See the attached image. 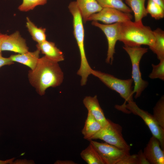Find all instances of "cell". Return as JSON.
<instances>
[{
  "label": "cell",
  "mask_w": 164,
  "mask_h": 164,
  "mask_svg": "<svg viewBox=\"0 0 164 164\" xmlns=\"http://www.w3.org/2000/svg\"><path fill=\"white\" fill-rule=\"evenodd\" d=\"M159 63L155 65L152 64V69L149 75L151 79L158 78L164 80V59L160 60Z\"/></svg>",
  "instance_id": "26"
},
{
  "label": "cell",
  "mask_w": 164,
  "mask_h": 164,
  "mask_svg": "<svg viewBox=\"0 0 164 164\" xmlns=\"http://www.w3.org/2000/svg\"><path fill=\"white\" fill-rule=\"evenodd\" d=\"M28 77L30 84L43 95L48 88L60 86L64 75L58 62L44 56L39 58L35 68L29 71Z\"/></svg>",
  "instance_id": "1"
},
{
  "label": "cell",
  "mask_w": 164,
  "mask_h": 164,
  "mask_svg": "<svg viewBox=\"0 0 164 164\" xmlns=\"http://www.w3.org/2000/svg\"><path fill=\"white\" fill-rule=\"evenodd\" d=\"M164 150L158 139L152 136L145 148L143 153L150 164H164Z\"/></svg>",
  "instance_id": "12"
},
{
  "label": "cell",
  "mask_w": 164,
  "mask_h": 164,
  "mask_svg": "<svg viewBox=\"0 0 164 164\" xmlns=\"http://www.w3.org/2000/svg\"><path fill=\"white\" fill-rule=\"evenodd\" d=\"M90 141L104 164H117L124 156L130 154V150L120 149L106 142Z\"/></svg>",
  "instance_id": "8"
},
{
  "label": "cell",
  "mask_w": 164,
  "mask_h": 164,
  "mask_svg": "<svg viewBox=\"0 0 164 164\" xmlns=\"http://www.w3.org/2000/svg\"><path fill=\"white\" fill-rule=\"evenodd\" d=\"M14 158L7 160H0V164H7L13 163V160Z\"/></svg>",
  "instance_id": "32"
},
{
  "label": "cell",
  "mask_w": 164,
  "mask_h": 164,
  "mask_svg": "<svg viewBox=\"0 0 164 164\" xmlns=\"http://www.w3.org/2000/svg\"><path fill=\"white\" fill-rule=\"evenodd\" d=\"M6 35V34H3L0 32V56H2V51L1 50L2 43L4 38Z\"/></svg>",
  "instance_id": "31"
},
{
  "label": "cell",
  "mask_w": 164,
  "mask_h": 164,
  "mask_svg": "<svg viewBox=\"0 0 164 164\" xmlns=\"http://www.w3.org/2000/svg\"><path fill=\"white\" fill-rule=\"evenodd\" d=\"M137 155L138 164H150L142 150L139 151Z\"/></svg>",
  "instance_id": "28"
},
{
  "label": "cell",
  "mask_w": 164,
  "mask_h": 164,
  "mask_svg": "<svg viewBox=\"0 0 164 164\" xmlns=\"http://www.w3.org/2000/svg\"><path fill=\"white\" fill-rule=\"evenodd\" d=\"M55 164H76L73 161L70 160H60L56 161Z\"/></svg>",
  "instance_id": "30"
},
{
  "label": "cell",
  "mask_w": 164,
  "mask_h": 164,
  "mask_svg": "<svg viewBox=\"0 0 164 164\" xmlns=\"http://www.w3.org/2000/svg\"><path fill=\"white\" fill-rule=\"evenodd\" d=\"M138 163L137 154H129L124 156L117 164H138Z\"/></svg>",
  "instance_id": "27"
},
{
  "label": "cell",
  "mask_w": 164,
  "mask_h": 164,
  "mask_svg": "<svg viewBox=\"0 0 164 164\" xmlns=\"http://www.w3.org/2000/svg\"><path fill=\"white\" fill-rule=\"evenodd\" d=\"M164 9V0H152Z\"/></svg>",
  "instance_id": "33"
},
{
  "label": "cell",
  "mask_w": 164,
  "mask_h": 164,
  "mask_svg": "<svg viewBox=\"0 0 164 164\" xmlns=\"http://www.w3.org/2000/svg\"><path fill=\"white\" fill-rule=\"evenodd\" d=\"M108 120V123L102 127L90 140L99 139L119 149L130 150V147L123 137L122 127L109 119Z\"/></svg>",
  "instance_id": "6"
},
{
  "label": "cell",
  "mask_w": 164,
  "mask_h": 164,
  "mask_svg": "<svg viewBox=\"0 0 164 164\" xmlns=\"http://www.w3.org/2000/svg\"><path fill=\"white\" fill-rule=\"evenodd\" d=\"M123 49L128 55L132 65V78L134 86L133 93L135 94V97H139L148 85L146 81L143 80L139 68V64L143 56L148 51V49L140 46L130 47L124 46Z\"/></svg>",
  "instance_id": "4"
},
{
  "label": "cell",
  "mask_w": 164,
  "mask_h": 164,
  "mask_svg": "<svg viewBox=\"0 0 164 164\" xmlns=\"http://www.w3.org/2000/svg\"><path fill=\"white\" fill-rule=\"evenodd\" d=\"M36 47L44 56L51 60L58 62L64 60L63 52L53 42L46 40L41 43H37Z\"/></svg>",
  "instance_id": "14"
},
{
  "label": "cell",
  "mask_w": 164,
  "mask_h": 164,
  "mask_svg": "<svg viewBox=\"0 0 164 164\" xmlns=\"http://www.w3.org/2000/svg\"><path fill=\"white\" fill-rule=\"evenodd\" d=\"M91 74L97 77L108 88L118 93L126 102L133 101V80H122L112 75L92 70Z\"/></svg>",
  "instance_id": "5"
},
{
  "label": "cell",
  "mask_w": 164,
  "mask_h": 164,
  "mask_svg": "<svg viewBox=\"0 0 164 164\" xmlns=\"http://www.w3.org/2000/svg\"><path fill=\"white\" fill-rule=\"evenodd\" d=\"M47 1V0H22L18 9L20 11L26 12L33 9L37 6L45 4Z\"/></svg>",
  "instance_id": "25"
},
{
  "label": "cell",
  "mask_w": 164,
  "mask_h": 164,
  "mask_svg": "<svg viewBox=\"0 0 164 164\" xmlns=\"http://www.w3.org/2000/svg\"><path fill=\"white\" fill-rule=\"evenodd\" d=\"M13 62L9 57L6 58L0 56V68L5 65H9L13 64Z\"/></svg>",
  "instance_id": "29"
},
{
  "label": "cell",
  "mask_w": 164,
  "mask_h": 164,
  "mask_svg": "<svg viewBox=\"0 0 164 164\" xmlns=\"http://www.w3.org/2000/svg\"><path fill=\"white\" fill-rule=\"evenodd\" d=\"M83 103L88 111L92 114L102 127L108 123V119L105 118L100 106L97 95L85 97L83 100Z\"/></svg>",
  "instance_id": "13"
},
{
  "label": "cell",
  "mask_w": 164,
  "mask_h": 164,
  "mask_svg": "<svg viewBox=\"0 0 164 164\" xmlns=\"http://www.w3.org/2000/svg\"><path fill=\"white\" fill-rule=\"evenodd\" d=\"M76 2L84 23L91 15L102 9L96 0H76Z\"/></svg>",
  "instance_id": "15"
},
{
  "label": "cell",
  "mask_w": 164,
  "mask_h": 164,
  "mask_svg": "<svg viewBox=\"0 0 164 164\" xmlns=\"http://www.w3.org/2000/svg\"><path fill=\"white\" fill-rule=\"evenodd\" d=\"M2 51H7L21 54L29 51L25 39L17 31L10 35L6 34L2 44Z\"/></svg>",
  "instance_id": "11"
},
{
  "label": "cell",
  "mask_w": 164,
  "mask_h": 164,
  "mask_svg": "<svg viewBox=\"0 0 164 164\" xmlns=\"http://www.w3.org/2000/svg\"><path fill=\"white\" fill-rule=\"evenodd\" d=\"M153 116L159 125L164 129V97L163 96L153 108Z\"/></svg>",
  "instance_id": "23"
},
{
  "label": "cell",
  "mask_w": 164,
  "mask_h": 164,
  "mask_svg": "<svg viewBox=\"0 0 164 164\" xmlns=\"http://www.w3.org/2000/svg\"><path fill=\"white\" fill-rule=\"evenodd\" d=\"M146 10L147 14L156 19L164 17V9L152 0H148Z\"/></svg>",
  "instance_id": "24"
},
{
  "label": "cell",
  "mask_w": 164,
  "mask_h": 164,
  "mask_svg": "<svg viewBox=\"0 0 164 164\" xmlns=\"http://www.w3.org/2000/svg\"><path fill=\"white\" fill-rule=\"evenodd\" d=\"M118 40L125 46H140L144 45L150 47L154 45L155 38L149 27L130 20L120 23Z\"/></svg>",
  "instance_id": "2"
},
{
  "label": "cell",
  "mask_w": 164,
  "mask_h": 164,
  "mask_svg": "<svg viewBox=\"0 0 164 164\" xmlns=\"http://www.w3.org/2000/svg\"><path fill=\"white\" fill-rule=\"evenodd\" d=\"M68 8L73 16V34L79 49L80 57V66L77 73L81 77V81H86L91 74L92 69L88 63L85 54L84 30L83 19L76 1L71 2Z\"/></svg>",
  "instance_id": "3"
},
{
  "label": "cell",
  "mask_w": 164,
  "mask_h": 164,
  "mask_svg": "<svg viewBox=\"0 0 164 164\" xmlns=\"http://www.w3.org/2000/svg\"><path fill=\"white\" fill-rule=\"evenodd\" d=\"M122 107L128 110L133 114L140 117L150 130L152 136L159 141L161 148L164 150V129L158 124L153 115L140 108L134 101H130L125 104Z\"/></svg>",
  "instance_id": "7"
},
{
  "label": "cell",
  "mask_w": 164,
  "mask_h": 164,
  "mask_svg": "<svg viewBox=\"0 0 164 164\" xmlns=\"http://www.w3.org/2000/svg\"><path fill=\"white\" fill-rule=\"evenodd\" d=\"M40 51L37 49L34 52L28 51L21 54L12 55L9 58L13 62H18L29 67L33 70L36 67L39 58Z\"/></svg>",
  "instance_id": "16"
},
{
  "label": "cell",
  "mask_w": 164,
  "mask_h": 164,
  "mask_svg": "<svg viewBox=\"0 0 164 164\" xmlns=\"http://www.w3.org/2000/svg\"><path fill=\"white\" fill-rule=\"evenodd\" d=\"M155 38L154 45L149 47L157 58L160 60L164 59V31L160 28L153 31Z\"/></svg>",
  "instance_id": "19"
},
{
  "label": "cell",
  "mask_w": 164,
  "mask_h": 164,
  "mask_svg": "<svg viewBox=\"0 0 164 164\" xmlns=\"http://www.w3.org/2000/svg\"><path fill=\"white\" fill-rule=\"evenodd\" d=\"M120 23L116 22L112 24H101L97 21H92V25L100 29L106 36L108 43V49L106 62L112 64L114 55L115 53V46L118 40Z\"/></svg>",
  "instance_id": "9"
},
{
  "label": "cell",
  "mask_w": 164,
  "mask_h": 164,
  "mask_svg": "<svg viewBox=\"0 0 164 164\" xmlns=\"http://www.w3.org/2000/svg\"><path fill=\"white\" fill-rule=\"evenodd\" d=\"M81 158L88 164H104L97 151L90 143L80 153Z\"/></svg>",
  "instance_id": "21"
},
{
  "label": "cell",
  "mask_w": 164,
  "mask_h": 164,
  "mask_svg": "<svg viewBox=\"0 0 164 164\" xmlns=\"http://www.w3.org/2000/svg\"><path fill=\"white\" fill-rule=\"evenodd\" d=\"M102 127L100 123L88 111L84 126L81 131L84 138L90 140Z\"/></svg>",
  "instance_id": "17"
},
{
  "label": "cell",
  "mask_w": 164,
  "mask_h": 164,
  "mask_svg": "<svg viewBox=\"0 0 164 164\" xmlns=\"http://www.w3.org/2000/svg\"><path fill=\"white\" fill-rule=\"evenodd\" d=\"M102 8L115 9L123 12L130 13L131 9L121 0H96Z\"/></svg>",
  "instance_id": "22"
},
{
  "label": "cell",
  "mask_w": 164,
  "mask_h": 164,
  "mask_svg": "<svg viewBox=\"0 0 164 164\" xmlns=\"http://www.w3.org/2000/svg\"></svg>",
  "instance_id": "34"
},
{
  "label": "cell",
  "mask_w": 164,
  "mask_h": 164,
  "mask_svg": "<svg viewBox=\"0 0 164 164\" xmlns=\"http://www.w3.org/2000/svg\"><path fill=\"white\" fill-rule=\"evenodd\" d=\"M26 26L32 39L37 43H41L46 40V29L38 27L28 17L26 18Z\"/></svg>",
  "instance_id": "20"
},
{
  "label": "cell",
  "mask_w": 164,
  "mask_h": 164,
  "mask_svg": "<svg viewBox=\"0 0 164 164\" xmlns=\"http://www.w3.org/2000/svg\"><path fill=\"white\" fill-rule=\"evenodd\" d=\"M132 15L130 13H126L111 8H103L99 12L91 15L87 21H99L106 24L116 22L122 23L131 20Z\"/></svg>",
  "instance_id": "10"
},
{
  "label": "cell",
  "mask_w": 164,
  "mask_h": 164,
  "mask_svg": "<svg viewBox=\"0 0 164 164\" xmlns=\"http://www.w3.org/2000/svg\"><path fill=\"white\" fill-rule=\"evenodd\" d=\"M145 0H125L134 15V22L138 24L142 23V19L146 16L147 13L145 6Z\"/></svg>",
  "instance_id": "18"
}]
</instances>
